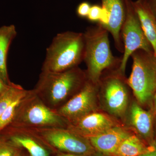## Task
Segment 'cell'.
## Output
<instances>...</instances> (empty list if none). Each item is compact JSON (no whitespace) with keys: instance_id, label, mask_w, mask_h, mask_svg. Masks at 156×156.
<instances>
[{"instance_id":"obj_1","label":"cell","mask_w":156,"mask_h":156,"mask_svg":"<svg viewBox=\"0 0 156 156\" xmlns=\"http://www.w3.org/2000/svg\"><path fill=\"white\" fill-rule=\"evenodd\" d=\"M87 80L86 71L78 66L61 72L42 71L33 90L46 105L56 111L79 92Z\"/></svg>"},{"instance_id":"obj_22","label":"cell","mask_w":156,"mask_h":156,"mask_svg":"<svg viewBox=\"0 0 156 156\" xmlns=\"http://www.w3.org/2000/svg\"><path fill=\"white\" fill-rule=\"evenodd\" d=\"M91 7V5L88 2H83L80 3L77 9V14L79 17H87Z\"/></svg>"},{"instance_id":"obj_21","label":"cell","mask_w":156,"mask_h":156,"mask_svg":"<svg viewBox=\"0 0 156 156\" xmlns=\"http://www.w3.org/2000/svg\"><path fill=\"white\" fill-rule=\"evenodd\" d=\"M101 6L98 5L91 6L87 18L90 21L93 22L99 21L101 15Z\"/></svg>"},{"instance_id":"obj_15","label":"cell","mask_w":156,"mask_h":156,"mask_svg":"<svg viewBox=\"0 0 156 156\" xmlns=\"http://www.w3.org/2000/svg\"><path fill=\"white\" fill-rule=\"evenodd\" d=\"M143 31L156 56V16L150 7L143 0L132 1Z\"/></svg>"},{"instance_id":"obj_14","label":"cell","mask_w":156,"mask_h":156,"mask_svg":"<svg viewBox=\"0 0 156 156\" xmlns=\"http://www.w3.org/2000/svg\"><path fill=\"white\" fill-rule=\"evenodd\" d=\"M133 134L128 128L118 125L101 134L87 138L96 151L112 156L121 143Z\"/></svg>"},{"instance_id":"obj_19","label":"cell","mask_w":156,"mask_h":156,"mask_svg":"<svg viewBox=\"0 0 156 156\" xmlns=\"http://www.w3.org/2000/svg\"><path fill=\"white\" fill-rule=\"evenodd\" d=\"M20 85L12 83L0 97V117L5 110L22 89Z\"/></svg>"},{"instance_id":"obj_2","label":"cell","mask_w":156,"mask_h":156,"mask_svg":"<svg viewBox=\"0 0 156 156\" xmlns=\"http://www.w3.org/2000/svg\"><path fill=\"white\" fill-rule=\"evenodd\" d=\"M87 79L98 85L102 73L106 70L119 67L121 58L113 56L110 47L108 32L98 24L87 29L84 33Z\"/></svg>"},{"instance_id":"obj_20","label":"cell","mask_w":156,"mask_h":156,"mask_svg":"<svg viewBox=\"0 0 156 156\" xmlns=\"http://www.w3.org/2000/svg\"><path fill=\"white\" fill-rule=\"evenodd\" d=\"M22 150L0 141V156H17Z\"/></svg>"},{"instance_id":"obj_8","label":"cell","mask_w":156,"mask_h":156,"mask_svg":"<svg viewBox=\"0 0 156 156\" xmlns=\"http://www.w3.org/2000/svg\"><path fill=\"white\" fill-rule=\"evenodd\" d=\"M126 19L121 30L124 50L118 68L119 72L124 76L128 59L135 51L140 50L154 52L141 28L139 20L132 5V1L126 0Z\"/></svg>"},{"instance_id":"obj_9","label":"cell","mask_w":156,"mask_h":156,"mask_svg":"<svg viewBox=\"0 0 156 156\" xmlns=\"http://www.w3.org/2000/svg\"><path fill=\"white\" fill-rule=\"evenodd\" d=\"M98 85L87 80L79 92L56 111L70 124L97 111Z\"/></svg>"},{"instance_id":"obj_17","label":"cell","mask_w":156,"mask_h":156,"mask_svg":"<svg viewBox=\"0 0 156 156\" xmlns=\"http://www.w3.org/2000/svg\"><path fill=\"white\" fill-rule=\"evenodd\" d=\"M151 146L133 134L121 143L112 156H139L147 152Z\"/></svg>"},{"instance_id":"obj_6","label":"cell","mask_w":156,"mask_h":156,"mask_svg":"<svg viewBox=\"0 0 156 156\" xmlns=\"http://www.w3.org/2000/svg\"><path fill=\"white\" fill-rule=\"evenodd\" d=\"M51 150L74 154L89 155L96 153L89 139L68 128H29Z\"/></svg>"},{"instance_id":"obj_24","label":"cell","mask_w":156,"mask_h":156,"mask_svg":"<svg viewBox=\"0 0 156 156\" xmlns=\"http://www.w3.org/2000/svg\"><path fill=\"white\" fill-rule=\"evenodd\" d=\"M150 7L156 16V0H143Z\"/></svg>"},{"instance_id":"obj_16","label":"cell","mask_w":156,"mask_h":156,"mask_svg":"<svg viewBox=\"0 0 156 156\" xmlns=\"http://www.w3.org/2000/svg\"><path fill=\"white\" fill-rule=\"evenodd\" d=\"M17 35L14 25L0 27V79L5 84L10 85V81L7 70V56L11 42Z\"/></svg>"},{"instance_id":"obj_4","label":"cell","mask_w":156,"mask_h":156,"mask_svg":"<svg viewBox=\"0 0 156 156\" xmlns=\"http://www.w3.org/2000/svg\"><path fill=\"white\" fill-rule=\"evenodd\" d=\"M132 71L127 80L136 101L142 107L152 109L156 92V56L154 52L137 50L132 53Z\"/></svg>"},{"instance_id":"obj_26","label":"cell","mask_w":156,"mask_h":156,"mask_svg":"<svg viewBox=\"0 0 156 156\" xmlns=\"http://www.w3.org/2000/svg\"><path fill=\"white\" fill-rule=\"evenodd\" d=\"M10 85H7L3 82V81L0 79V97L8 89Z\"/></svg>"},{"instance_id":"obj_29","label":"cell","mask_w":156,"mask_h":156,"mask_svg":"<svg viewBox=\"0 0 156 156\" xmlns=\"http://www.w3.org/2000/svg\"><path fill=\"white\" fill-rule=\"evenodd\" d=\"M17 156H24V155H23V154L22 153V152H20V153L19 154H18V155Z\"/></svg>"},{"instance_id":"obj_13","label":"cell","mask_w":156,"mask_h":156,"mask_svg":"<svg viewBox=\"0 0 156 156\" xmlns=\"http://www.w3.org/2000/svg\"><path fill=\"white\" fill-rule=\"evenodd\" d=\"M101 7L107 11L109 22L106 29L111 34L117 50L124 53L121 30L126 17V0H101Z\"/></svg>"},{"instance_id":"obj_18","label":"cell","mask_w":156,"mask_h":156,"mask_svg":"<svg viewBox=\"0 0 156 156\" xmlns=\"http://www.w3.org/2000/svg\"><path fill=\"white\" fill-rule=\"evenodd\" d=\"M30 90L22 89L5 110L0 117V129L2 130L12 122L21 103L29 94Z\"/></svg>"},{"instance_id":"obj_28","label":"cell","mask_w":156,"mask_h":156,"mask_svg":"<svg viewBox=\"0 0 156 156\" xmlns=\"http://www.w3.org/2000/svg\"><path fill=\"white\" fill-rule=\"evenodd\" d=\"M155 115V138L154 145H156V115Z\"/></svg>"},{"instance_id":"obj_5","label":"cell","mask_w":156,"mask_h":156,"mask_svg":"<svg viewBox=\"0 0 156 156\" xmlns=\"http://www.w3.org/2000/svg\"><path fill=\"white\" fill-rule=\"evenodd\" d=\"M69 125L56 110L46 105L32 89L20 105L9 125L29 128H68Z\"/></svg>"},{"instance_id":"obj_11","label":"cell","mask_w":156,"mask_h":156,"mask_svg":"<svg viewBox=\"0 0 156 156\" xmlns=\"http://www.w3.org/2000/svg\"><path fill=\"white\" fill-rule=\"evenodd\" d=\"M128 120L135 134L149 146L154 145L155 115L153 109H144L133 101L129 110Z\"/></svg>"},{"instance_id":"obj_10","label":"cell","mask_w":156,"mask_h":156,"mask_svg":"<svg viewBox=\"0 0 156 156\" xmlns=\"http://www.w3.org/2000/svg\"><path fill=\"white\" fill-rule=\"evenodd\" d=\"M0 141L25 149L30 156H50V149L37 136L26 128L10 125L6 126L0 131Z\"/></svg>"},{"instance_id":"obj_12","label":"cell","mask_w":156,"mask_h":156,"mask_svg":"<svg viewBox=\"0 0 156 156\" xmlns=\"http://www.w3.org/2000/svg\"><path fill=\"white\" fill-rule=\"evenodd\" d=\"M118 125H119L111 116L96 111L70 124L68 128L77 134L88 137L101 134Z\"/></svg>"},{"instance_id":"obj_7","label":"cell","mask_w":156,"mask_h":156,"mask_svg":"<svg viewBox=\"0 0 156 156\" xmlns=\"http://www.w3.org/2000/svg\"><path fill=\"white\" fill-rule=\"evenodd\" d=\"M118 68L105 77L101 76L98 89L104 108L111 115L122 119L128 111L129 86Z\"/></svg>"},{"instance_id":"obj_3","label":"cell","mask_w":156,"mask_h":156,"mask_svg":"<svg viewBox=\"0 0 156 156\" xmlns=\"http://www.w3.org/2000/svg\"><path fill=\"white\" fill-rule=\"evenodd\" d=\"M85 50L84 33L58 34L47 49L42 71L61 72L76 67L83 60Z\"/></svg>"},{"instance_id":"obj_30","label":"cell","mask_w":156,"mask_h":156,"mask_svg":"<svg viewBox=\"0 0 156 156\" xmlns=\"http://www.w3.org/2000/svg\"><path fill=\"white\" fill-rule=\"evenodd\" d=\"M1 129H0V131H1Z\"/></svg>"},{"instance_id":"obj_25","label":"cell","mask_w":156,"mask_h":156,"mask_svg":"<svg viewBox=\"0 0 156 156\" xmlns=\"http://www.w3.org/2000/svg\"><path fill=\"white\" fill-rule=\"evenodd\" d=\"M139 156H156V145L152 146L147 152Z\"/></svg>"},{"instance_id":"obj_23","label":"cell","mask_w":156,"mask_h":156,"mask_svg":"<svg viewBox=\"0 0 156 156\" xmlns=\"http://www.w3.org/2000/svg\"><path fill=\"white\" fill-rule=\"evenodd\" d=\"M56 156H108L100 153L96 152L95 153L89 155H80L74 154H70L64 153L56 152Z\"/></svg>"},{"instance_id":"obj_27","label":"cell","mask_w":156,"mask_h":156,"mask_svg":"<svg viewBox=\"0 0 156 156\" xmlns=\"http://www.w3.org/2000/svg\"><path fill=\"white\" fill-rule=\"evenodd\" d=\"M152 109L155 115H156V92L154 95L152 102Z\"/></svg>"}]
</instances>
